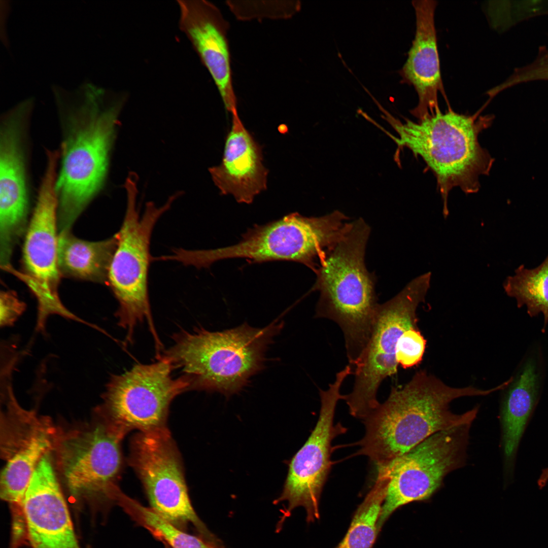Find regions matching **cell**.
<instances>
[{
    "mask_svg": "<svg viewBox=\"0 0 548 548\" xmlns=\"http://www.w3.org/2000/svg\"><path fill=\"white\" fill-rule=\"evenodd\" d=\"M498 390L497 387L489 390L451 387L420 371L403 387H392L386 400L363 420L365 432L357 443V454L377 466L386 464L435 433L471 424L478 407L455 414L450 409L454 399L485 396Z\"/></svg>",
    "mask_w": 548,
    "mask_h": 548,
    "instance_id": "1",
    "label": "cell"
},
{
    "mask_svg": "<svg viewBox=\"0 0 548 548\" xmlns=\"http://www.w3.org/2000/svg\"><path fill=\"white\" fill-rule=\"evenodd\" d=\"M376 105L383 113L382 118L398 134L396 137L381 127L397 144L395 156L398 158L399 150L407 148L421 157L435 175L444 218L449 215L448 198L453 188L468 194L478 191L480 177L489 174L494 161L478 139L491 125V116L463 115L452 109L443 113L438 108L417 122L404 119L403 123L379 102Z\"/></svg>",
    "mask_w": 548,
    "mask_h": 548,
    "instance_id": "2",
    "label": "cell"
},
{
    "mask_svg": "<svg viewBox=\"0 0 548 548\" xmlns=\"http://www.w3.org/2000/svg\"><path fill=\"white\" fill-rule=\"evenodd\" d=\"M370 232L363 219L350 222L315 272L317 279L313 287L320 293L315 316L339 326L352 365L370 338L379 304L374 276L365 263Z\"/></svg>",
    "mask_w": 548,
    "mask_h": 548,
    "instance_id": "3",
    "label": "cell"
},
{
    "mask_svg": "<svg viewBox=\"0 0 548 548\" xmlns=\"http://www.w3.org/2000/svg\"><path fill=\"white\" fill-rule=\"evenodd\" d=\"M283 327V321H274L262 328L245 323L222 331L182 330L162 355L180 370L189 390L229 396L263 368L268 347Z\"/></svg>",
    "mask_w": 548,
    "mask_h": 548,
    "instance_id": "4",
    "label": "cell"
},
{
    "mask_svg": "<svg viewBox=\"0 0 548 548\" xmlns=\"http://www.w3.org/2000/svg\"><path fill=\"white\" fill-rule=\"evenodd\" d=\"M349 218L338 211L318 217L298 213L249 229L237 244L203 250H184V265L209 267L222 259L244 258L252 263L291 261L316 272L329 251L345 232Z\"/></svg>",
    "mask_w": 548,
    "mask_h": 548,
    "instance_id": "5",
    "label": "cell"
},
{
    "mask_svg": "<svg viewBox=\"0 0 548 548\" xmlns=\"http://www.w3.org/2000/svg\"><path fill=\"white\" fill-rule=\"evenodd\" d=\"M119 112L118 105L104 111L87 107L68 122L55 186L59 232L70 231L103 187Z\"/></svg>",
    "mask_w": 548,
    "mask_h": 548,
    "instance_id": "6",
    "label": "cell"
},
{
    "mask_svg": "<svg viewBox=\"0 0 548 548\" xmlns=\"http://www.w3.org/2000/svg\"><path fill=\"white\" fill-rule=\"evenodd\" d=\"M138 177L130 173L125 188L127 206L117 244L109 267L108 282L119 306L118 325L126 331V341L131 342L136 326L147 321L154 342L160 341L156 331L148 292V272L151 233L159 218L181 194L172 195L163 206L146 203L142 217L136 207Z\"/></svg>",
    "mask_w": 548,
    "mask_h": 548,
    "instance_id": "7",
    "label": "cell"
},
{
    "mask_svg": "<svg viewBox=\"0 0 548 548\" xmlns=\"http://www.w3.org/2000/svg\"><path fill=\"white\" fill-rule=\"evenodd\" d=\"M431 273L409 282L391 299L379 304L370 338L352 366V391L343 395L350 414L363 420L380 404L377 393L382 382L397 372L395 354L404 332L417 328L416 311L425 300L430 287Z\"/></svg>",
    "mask_w": 548,
    "mask_h": 548,
    "instance_id": "8",
    "label": "cell"
},
{
    "mask_svg": "<svg viewBox=\"0 0 548 548\" xmlns=\"http://www.w3.org/2000/svg\"><path fill=\"white\" fill-rule=\"evenodd\" d=\"M99 416L91 425L59 433L54 450L71 495L107 508L117 504L121 491L117 481L122 466L121 442L126 434Z\"/></svg>",
    "mask_w": 548,
    "mask_h": 548,
    "instance_id": "9",
    "label": "cell"
},
{
    "mask_svg": "<svg viewBox=\"0 0 548 548\" xmlns=\"http://www.w3.org/2000/svg\"><path fill=\"white\" fill-rule=\"evenodd\" d=\"M129 463L141 480L153 511L181 530L191 526L212 546L221 545V540L209 530L192 506L180 456L167 428L135 435Z\"/></svg>",
    "mask_w": 548,
    "mask_h": 548,
    "instance_id": "10",
    "label": "cell"
},
{
    "mask_svg": "<svg viewBox=\"0 0 548 548\" xmlns=\"http://www.w3.org/2000/svg\"><path fill=\"white\" fill-rule=\"evenodd\" d=\"M57 168H46L36 206L25 234L23 247V269L13 267L7 272L23 281L36 297L38 314L35 330L46 333L48 318L57 315L85 324V321L70 311L58 294L61 274L58 264V198L56 191Z\"/></svg>",
    "mask_w": 548,
    "mask_h": 548,
    "instance_id": "11",
    "label": "cell"
},
{
    "mask_svg": "<svg viewBox=\"0 0 548 548\" xmlns=\"http://www.w3.org/2000/svg\"><path fill=\"white\" fill-rule=\"evenodd\" d=\"M169 360L161 355L148 364H138L106 385L98 414L127 434L132 430L149 432L167 428L170 404L189 390L182 376L174 378Z\"/></svg>",
    "mask_w": 548,
    "mask_h": 548,
    "instance_id": "12",
    "label": "cell"
},
{
    "mask_svg": "<svg viewBox=\"0 0 548 548\" xmlns=\"http://www.w3.org/2000/svg\"><path fill=\"white\" fill-rule=\"evenodd\" d=\"M471 424H465L431 435L407 453L378 467L388 478L379 529L400 507L429 500L440 488L444 477L465 463Z\"/></svg>",
    "mask_w": 548,
    "mask_h": 548,
    "instance_id": "13",
    "label": "cell"
},
{
    "mask_svg": "<svg viewBox=\"0 0 548 548\" xmlns=\"http://www.w3.org/2000/svg\"><path fill=\"white\" fill-rule=\"evenodd\" d=\"M351 374V368L347 365L336 374L335 381L327 390H319L321 407L318 420L306 441L290 462L282 492L273 502L287 503L278 524V528H281L291 511L298 507L305 509L308 523L319 518L321 495L331 468V443L347 430L340 423L334 424L335 408L338 401L342 400L340 388Z\"/></svg>",
    "mask_w": 548,
    "mask_h": 548,
    "instance_id": "14",
    "label": "cell"
},
{
    "mask_svg": "<svg viewBox=\"0 0 548 548\" xmlns=\"http://www.w3.org/2000/svg\"><path fill=\"white\" fill-rule=\"evenodd\" d=\"M24 110H13L1 126L0 252L6 255L25 231L29 209Z\"/></svg>",
    "mask_w": 548,
    "mask_h": 548,
    "instance_id": "15",
    "label": "cell"
},
{
    "mask_svg": "<svg viewBox=\"0 0 548 548\" xmlns=\"http://www.w3.org/2000/svg\"><path fill=\"white\" fill-rule=\"evenodd\" d=\"M21 508L33 548H81L50 452L36 467Z\"/></svg>",
    "mask_w": 548,
    "mask_h": 548,
    "instance_id": "16",
    "label": "cell"
},
{
    "mask_svg": "<svg viewBox=\"0 0 548 548\" xmlns=\"http://www.w3.org/2000/svg\"><path fill=\"white\" fill-rule=\"evenodd\" d=\"M182 24L210 73L224 106L231 114L237 112L227 33L229 24L220 10L204 1L184 3Z\"/></svg>",
    "mask_w": 548,
    "mask_h": 548,
    "instance_id": "17",
    "label": "cell"
},
{
    "mask_svg": "<svg viewBox=\"0 0 548 548\" xmlns=\"http://www.w3.org/2000/svg\"><path fill=\"white\" fill-rule=\"evenodd\" d=\"M232 115L221 162L209 169L223 195H231L239 203L253 202L267 188L268 170L263 164L261 148L241 120Z\"/></svg>",
    "mask_w": 548,
    "mask_h": 548,
    "instance_id": "18",
    "label": "cell"
},
{
    "mask_svg": "<svg viewBox=\"0 0 548 548\" xmlns=\"http://www.w3.org/2000/svg\"><path fill=\"white\" fill-rule=\"evenodd\" d=\"M416 18L414 40L407 59L399 71L402 81L412 85L418 95L411 114L421 120L439 108L438 92L443 93L434 22L436 2H413Z\"/></svg>",
    "mask_w": 548,
    "mask_h": 548,
    "instance_id": "19",
    "label": "cell"
},
{
    "mask_svg": "<svg viewBox=\"0 0 548 548\" xmlns=\"http://www.w3.org/2000/svg\"><path fill=\"white\" fill-rule=\"evenodd\" d=\"M536 366L528 361L509 389L500 414L505 468L512 470L518 448L538 398Z\"/></svg>",
    "mask_w": 548,
    "mask_h": 548,
    "instance_id": "20",
    "label": "cell"
},
{
    "mask_svg": "<svg viewBox=\"0 0 548 548\" xmlns=\"http://www.w3.org/2000/svg\"><path fill=\"white\" fill-rule=\"evenodd\" d=\"M117 244L116 233L107 239L91 242L76 237L71 231L59 232L57 255L61 275L105 282Z\"/></svg>",
    "mask_w": 548,
    "mask_h": 548,
    "instance_id": "21",
    "label": "cell"
},
{
    "mask_svg": "<svg viewBox=\"0 0 548 548\" xmlns=\"http://www.w3.org/2000/svg\"><path fill=\"white\" fill-rule=\"evenodd\" d=\"M58 432L51 425L7 459L1 475V498L21 506L33 473L43 457L54 450Z\"/></svg>",
    "mask_w": 548,
    "mask_h": 548,
    "instance_id": "22",
    "label": "cell"
},
{
    "mask_svg": "<svg viewBox=\"0 0 548 548\" xmlns=\"http://www.w3.org/2000/svg\"><path fill=\"white\" fill-rule=\"evenodd\" d=\"M388 478L378 468L375 482L358 507L349 528L336 548H371L378 533L379 521L386 496Z\"/></svg>",
    "mask_w": 548,
    "mask_h": 548,
    "instance_id": "23",
    "label": "cell"
},
{
    "mask_svg": "<svg viewBox=\"0 0 548 548\" xmlns=\"http://www.w3.org/2000/svg\"><path fill=\"white\" fill-rule=\"evenodd\" d=\"M507 294L515 298L518 306L525 305L528 313L534 316L543 314L548 321V255L536 268L528 269L522 265L503 284Z\"/></svg>",
    "mask_w": 548,
    "mask_h": 548,
    "instance_id": "24",
    "label": "cell"
},
{
    "mask_svg": "<svg viewBox=\"0 0 548 548\" xmlns=\"http://www.w3.org/2000/svg\"><path fill=\"white\" fill-rule=\"evenodd\" d=\"M119 506L138 524L170 548H214L198 536L190 534L164 520L150 507L123 495Z\"/></svg>",
    "mask_w": 548,
    "mask_h": 548,
    "instance_id": "25",
    "label": "cell"
},
{
    "mask_svg": "<svg viewBox=\"0 0 548 548\" xmlns=\"http://www.w3.org/2000/svg\"><path fill=\"white\" fill-rule=\"evenodd\" d=\"M226 3L235 17L243 21L288 19L299 11L301 7L300 2L296 1H228Z\"/></svg>",
    "mask_w": 548,
    "mask_h": 548,
    "instance_id": "26",
    "label": "cell"
},
{
    "mask_svg": "<svg viewBox=\"0 0 548 548\" xmlns=\"http://www.w3.org/2000/svg\"><path fill=\"white\" fill-rule=\"evenodd\" d=\"M548 80V47L541 46L536 59L531 63L517 68L503 83L492 89L496 95L502 90L522 83Z\"/></svg>",
    "mask_w": 548,
    "mask_h": 548,
    "instance_id": "27",
    "label": "cell"
},
{
    "mask_svg": "<svg viewBox=\"0 0 548 548\" xmlns=\"http://www.w3.org/2000/svg\"><path fill=\"white\" fill-rule=\"evenodd\" d=\"M426 340L417 328L407 330L398 339L396 349V360L403 368L418 364L422 360Z\"/></svg>",
    "mask_w": 548,
    "mask_h": 548,
    "instance_id": "28",
    "label": "cell"
},
{
    "mask_svg": "<svg viewBox=\"0 0 548 548\" xmlns=\"http://www.w3.org/2000/svg\"><path fill=\"white\" fill-rule=\"evenodd\" d=\"M26 304L12 291H2L0 294V326H12L26 310Z\"/></svg>",
    "mask_w": 548,
    "mask_h": 548,
    "instance_id": "29",
    "label": "cell"
},
{
    "mask_svg": "<svg viewBox=\"0 0 548 548\" xmlns=\"http://www.w3.org/2000/svg\"><path fill=\"white\" fill-rule=\"evenodd\" d=\"M542 473L543 476L545 478L548 479V467L545 468L544 469H543L542 471Z\"/></svg>",
    "mask_w": 548,
    "mask_h": 548,
    "instance_id": "30",
    "label": "cell"
},
{
    "mask_svg": "<svg viewBox=\"0 0 548 548\" xmlns=\"http://www.w3.org/2000/svg\"><path fill=\"white\" fill-rule=\"evenodd\" d=\"M165 548H170L168 546L165 545Z\"/></svg>",
    "mask_w": 548,
    "mask_h": 548,
    "instance_id": "31",
    "label": "cell"
}]
</instances>
